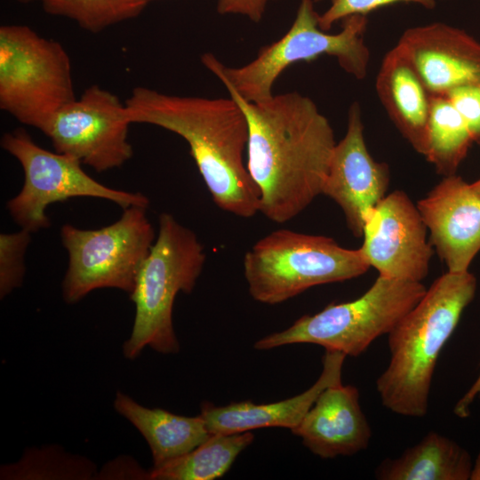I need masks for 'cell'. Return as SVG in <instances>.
I'll use <instances>...</instances> for the list:
<instances>
[{"label": "cell", "mask_w": 480, "mask_h": 480, "mask_svg": "<svg viewBox=\"0 0 480 480\" xmlns=\"http://www.w3.org/2000/svg\"><path fill=\"white\" fill-rule=\"evenodd\" d=\"M225 87L247 121L246 165L259 190V212L276 223L291 220L322 194L336 145L332 127L297 92L251 102Z\"/></svg>", "instance_id": "obj_1"}, {"label": "cell", "mask_w": 480, "mask_h": 480, "mask_svg": "<svg viewBox=\"0 0 480 480\" xmlns=\"http://www.w3.org/2000/svg\"><path fill=\"white\" fill-rule=\"evenodd\" d=\"M124 102L132 124L156 125L187 141L217 206L242 218L259 212V190L244 159L248 124L232 98L179 96L138 86Z\"/></svg>", "instance_id": "obj_2"}, {"label": "cell", "mask_w": 480, "mask_h": 480, "mask_svg": "<svg viewBox=\"0 0 480 480\" xmlns=\"http://www.w3.org/2000/svg\"><path fill=\"white\" fill-rule=\"evenodd\" d=\"M476 291L469 271H447L388 334L390 358L376 380L383 406L407 417L427 414L437 359Z\"/></svg>", "instance_id": "obj_3"}, {"label": "cell", "mask_w": 480, "mask_h": 480, "mask_svg": "<svg viewBox=\"0 0 480 480\" xmlns=\"http://www.w3.org/2000/svg\"><path fill=\"white\" fill-rule=\"evenodd\" d=\"M313 0H301L289 30L277 41L262 47L254 60L241 67H228L212 53L201 61L225 86L243 99L259 102L269 99L281 73L300 61L322 55L335 57L339 65L356 79L367 74L370 51L364 42L367 17L356 14L342 20L341 30L331 34L318 26Z\"/></svg>", "instance_id": "obj_4"}, {"label": "cell", "mask_w": 480, "mask_h": 480, "mask_svg": "<svg viewBox=\"0 0 480 480\" xmlns=\"http://www.w3.org/2000/svg\"><path fill=\"white\" fill-rule=\"evenodd\" d=\"M205 260L196 233L163 212L156 240L130 294L136 311L131 336L123 346L125 357L136 358L146 346L163 354L179 351L172 324L174 300L179 292H192Z\"/></svg>", "instance_id": "obj_5"}, {"label": "cell", "mask_w": 480, "mask_h": 480, "mask_svg": "<svg viewBox=\"0 0 480 480\" xmlns=\"http://www.w3.org/2000/svg\"><path fill=\"white\" fill-rule=\"evenodd\" d=\"M243 267L251 296L269 305L316 285L357 277L370 268L360 249L290 229L275 230L256 242L244 254Z\"/></svg>", "instance_id": "obj_6"}, {"label": "cell", "mask_w": 480, "mask_h": 480, "mask_svg": "<svg viewBox=\"0 0 480 480\" xmlns=\"http://www.w3.org/2000/svg\"><path fill=\"white\" fill-rule=\"evenodd\" d=\"M426 290L420 282L379 276L359 298L305 315L287 329L259 340L254 348L265 350L310 343L346 356H358L378 337L388 334Z\"/></svg>", "instance_id": "obj_7"}, {"label": "cell", "mask_w": 480, "mask_h": 480, "mask_svg": "<svg viewBox=\"0 0 480 480\" xmlns=\"http://www.w3.org/2000/svg\"><path fill=\"white\" fill-rule=\"evenodd\" d=\"M71 62L60 43L26 25L0 27V108L41 132L76 99Z\"/></svg>", "instance_id": "obj_8"}, {"label": "cell", "mask_w": 480, "mask_h": 480, "mask_svg": "<svg viewBox=\"0 0 480 480\" xmlns=\"http://www.w3.org/2000/svg\"><path fill=\"white\" fill-rule=\"evenodd\" d=\"M146 210L124 208L116 221L99 229H80L71 224L61 227V243L68 254L62 282L67 303H76L100 288L132 292L156 237Z\"/></svg>", "instance_id": "obj_9"}, {"label": "cell", "mask_w": 480, "mask_h": 480, "mask_svg": "<svg viewBox=\"0 0 480 480\" xmlns=\"http://www.w3.org/2000/svg\"><path fill=\"white\" fill-rule=\"evenodd\" d=\"M1 147L20 164L24 181L20 191L7 202L12 220L31 233L50 226L47 207L74 197L106 199L121 206L148 208L141 193L107 187L89 176L77 159L37 145L22 129L6 132Z\"/></svg>", "instance_id": "obj_10"}, {"label": "cell", "mask_w": 480, "mask_h": 480, "mask_svg": "<svg viewBox=\"0 0 480 480\" xmlns=\"http://www.w3.org/2000/svg\"><path fill=\"white\" fill-rule=\"evenodd\" d=\"M130 124L125 102L93 84L60 108L42 132L56 152L102 172L118 168L132 157Z\"/></svg>", "instance_id": "obj_11"}, {"label": "cell", "mask_w": 480, "mask_h": 480, "mask_svg": "<svg viewBox=\"0 0 480 480\" xmlns=\"http://www.w3.org/2000/svg\"><path fill=\"white\" fill-rule=\"evenodd\" d=\"M417 205L401 190L390 193L367 214L359 248L379 276L421 282L433 254Z\"/></svg>", "instance_id": "obj_12"}, {"label": "cell", "mask_w": 480, "mask_h": 480, "mask_svg": "<svg viewBox=\"0 0 480 480\" xmlns=\"http://www.w3.org/2000/svg\"><path fill=\"white\" fill-rule=\"evenodd\" d=\"M388 184V166L368 151L361 108L354 102L346 133L334 147L322 194L340 207L352 234L361 237L365 217L385 197Z\"/></svg>", "instance_id": "obj_13"}, {"label": "cell", "mask_w": 480, "mask_h": 480, "mask_svg": "<svg viewBox=\"0 0 480 480\" xmlns=\"http://www.w3.org/2000/svg\"><path fill=\"white\" fill-rule=\"evenodd\" d=\"M430 244L448 271H468L480 251V196L461 177L445 176L418 202Z\"/></svg>", "instance_id": "obj_14"}, {"label": "cell", "mask_w": 480, "mask_h": 480, "mask_svg": "<svg viewBox=\"0 0 480 480\" xmlns=\"http://www.w3.org/2000/svg\"><path fill=\"white\" fill-rule=\"evenodd\" d=\"M396 45L431 95L480 85V43L458 28L435 22L406 29Z\"/></svg>", "instance_id": "obj_15"}, {"label": "cell", "mask_w": 480, "mask_h": 480, "mask_svg": "<svg viewBox=\"0 0 480 480\" xmlns=\"http://www.w3.org/2000/svg\"><path fill=\"white\" fill-rule=\"evenodd\" d=\"M324 459L351 456L367 448L372 431L359 404L358 389L341 381L326 387L292 430Z\"/></svg>", "instance_id": "obj_16"}, {"label": "cell", "mask_w": 480, "mask_h": 480, "mask_svg": "<svg viewBox=\"0 0 480 480\" xmlns=\"http://www.w3.org/2000/svg\"><path fill=\"white\" fill-rule=\"evenodd\" d=\"M346 356L325 350L323 371L315 384L306 391L282 401L257 404L251 401L216 406L204 403L201 417L211 434H235L261 428H286L292 430L301 421L318 395L329 385L341 381Z\"/></svg>", "instance_id": "obj_17"}, {"label": "cell", "mask_w": 480, "mask_h": 480, "mask_svg": "<svg viewBox=\"0 0 480 480\" xmlns=\"http://www.w3.org/2000/svg\"><path fill=\"white\" fill-rule=\"evenodd\" d=\"M376 92L403 137L419 154L425 156L431 94L397 45L381 61Z\"/></svg>", "instance_id": "obj_18"}, {"label": "cell", "mask_w": 480, "mask_h": 480, "mask_svg": "<svg viewBox=\"0 0 480 480\" xmlns=\"http://www.w3.org/2000/svg\"><path fill=\"white\" fill-rule=\"evenodd\" d=\"M114 407L148 442L153 468L190 452L211 436L201 415L187 417L144 407L122 392L116 393Z\"/></svg>", "instance_id": "obj_19"}, {"label": "cell", "mask_w": 480, "mask_h": 480, "mask_svg": "<svg viewBox=\"0 0 480 480\" xmlns=\"http://www.w3.org/2000/svg\"><path fill=\"white\" fill-rule=\"evenodd\" d=\"M473 463L469 453L455 441L434 431L376 470L382 480H468Z\"/></svg>", "instance_id": "obj_20"}, {"label": "cell", "mask_w": 480, "mask_h": 480, "mask_svg": "<svg viewBox=\"0 0 480 480\" xmlns=\"http://www.w3.org/2000/svg\"><path fill=\"white\" fill-rule=\"evenodd\" d=\"M254 436L251 431L235 434H211L207 440L190 452L164 465L153 468L149 479L213 480L225 475L236 457L249 446Z\"/></svg>", "instance_id": "obj_21"}, {"label": "cell", "mask_w": 480, "mask_h": 480, "mask_svg": "<svg viewBox=\"0 0 480 480\" xmlns=\"http://www.w3.org/2000/svg\"><path fill=\"white\" fill-rule=\"evenodd\" d=\"M460 115L445 95H431L425 158L442 175L455 174L473 143Z\"/></svg>", "instance_id": "obj_22"}, {"label": "cell", "mask_w": 480, "mask_h": 480, "mask_svg": "<svg viewBox=\"0 0 480 480\" xmlns=\"http://www.w3.org/2000/svg\"><path fill=\"white\" fill-rule=\"evenodd\" d=\"M44 11L76 21L82 28L99 33L140 14L148 0H40Z\"/></svg>", "instance_id": "obj_23"}, {"label": "cell", "mask_w": 480, "mask_h": 480, "mask_svg": "<svg viewBox=\"0 0 480 480\" xmlns=\"http://www.w3.org/2000/svg\"><path fill=\"white\" fill-rule=\"evenodd\" d=\"M31 240V232L20 228L0 235V298L4 299L23 283L25 253Z\"/></svg>", "instance_id": "obj_24"}, {"label": "cell", "mask_w": 480, "mask_h": 480, "mask_svg": "<svg viewBox=\"0 0 480 480\" xmlns=\"http://www.w3.org/2000/svg\"><path fill=\"white\" fill-rule=\"evenodd\" d=\"M396 3H414L427 9H434L436 0H331L329 8L318 14L317 21L321 29L328 31L334 23L356 14L367 15L383 6Z\"/></svg>", "instance_id": "obj_25"}, {"label": "cell", "mask_w": 480, "mask_h": 480, "mask_svg": "<svg viewBox=\"0 0 480 480\" xmlns=\"http://www.w3.org/2000/svg\"><path fill=\"white\" fill-rule=\"evenodd\" d=\"M444 95L462 117L473 141L480 145V85L458 86Z\"/></svg>", "instance_id": "obj_26"}, {"label": "cell", "mask_w": 480, "mask_h": 480, "mask_svg": "<svg viewBox=\"0 0 480 480\" xmlns=\"http://www.w3.org/2000/svg\"><path fill=\"white\" fill-rule=\"evenodd\" d=\"M268 0H218L217 11L220 14H241L252 21L259 22Z\"/></svg>", "instance_id": "obj_27"}, {"label": "cell", "mask_w": 480, "mask_h": 480, "mask_svg": "<svg viewBox=\"0 0 480 480\" xmlns=\"http://www.w3.org/2000/svg\"><path fill=\"white\" fill-rule=\"evenodd\" d=\"M476 398H480V372L471 387L455 404L454 414L460 418H467L469 415V407Z\"/></svg>", "instance_id": "obj_28"}, {"label": "cell", "mask_w": 480, "mask_h": 480, "mask_svg": "<svg viewBox=\"0 0 480 480\" xmlns=\"http://www.w3.org/2000/svg\"><path fill=\"white\" fill-rule=\"evenodd\" d=\"M470 480H480V452L473 464Z\"/></svg>", "instance_id": "obj_29"}, {"label": "cell", "mask_w": 480, "mask_h": 480, "mask_svg": "<svg viewBox=\"0 0 480 480\" xmlns=\"http://www.w3.org/2000/svg\"><path fill=\"white\" fill-rule=\"evenodd\" d=\"M472 188L480 196V179L470 184Z\"/></svg>", "instance_id": "obj_30"}, {"label": "cell", "mask_w": 480, "mask_h": 480, "mask_svg": "<svg viewBox=\"0 0 480 480\" xmlns=\"http://www.w3.org/2000/svg\"><path fill=\"white\" fill-rule=\"evenodd\" d=\"M14 1H17V2L22 3V4H28V3L35 1V0H14Z\"/></svg>", "instance_id": "obj_31"}, {"label": "cell", "mask_w": 480, "mask_h": 480, "mask_svg": "<svg viewBox=\"0 0 480 480\" xmlns=\"http://www.w3.org/2000/svg\"><path fill=\"white\" fill-rule=\"evenodd\" d=\"M314 2H318V1H321V0H313Z\"/></svg>", "instance_id": "obj_32"}, {"label": "cell", "mask_w": 480, "mask_h": 480, "mask_svg": "<svg viewBox=\"0 0 480 480\" xmlns=\"http://www.w3.org/2000/svg\"><path fill=\"white\" fill-rule=\"evenodd\" d=\"M148 3H149V2L154 1V0H148Z\"/></svg>", "instance_id": "obj_33"}]
</instances>
